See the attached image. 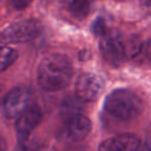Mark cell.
Returning <instances> with one entry per match:
<instances>
[{"mask_svg": "<svg viewBox=\"0 0 151 151\" xmlns=\"http://www.w3.org/2000/svg\"><path fill=\"white\" fill-rule=\"evenodd\" d=\"M6 149H7L6 141L0 136V151H6Z\"/></svg>", "mask_w": 151, "mask_h": 151, "instance_id": "obj_18", "label": "cell"}, {"mask_svg": "<svg viewBox=\"0 0 151 151\" xmlns=\"http://www.w3.org/2000/svg\"><path fill=\"white\" fill-rule=\"evenodd\" d=\"M83 103H85V101H83L81 99H79L77 95H75V96H67L61 103L60 114L64 117V119L71 117V116L82 114L81 111H83V109H84Z\"/></svg>", "mask_w": 151, "mask_h": 151, "instance_id": "obj_10", "label": "cell"}, {"mask_svg": "<svg viewBox=\"0 0 151 151\" xmlns=\"http://www.w3.org/2000/svg\"><path fill=\"white\" fill-rule=\"evenodd\" d=\"M137 151H151V138H147L143 143H140Z\"/></svg>", "mask_w": 151, "mask_h": 151, "instance_id": "obj_16", "label": "cell"}, {"mask_svg": "<svg viewBox=\"0 0 151 151\" xmlns=\"http://www.w3.org/2000/svg\"><path fill=\"white\" fill-rule=\"evenodd\" d=\"M40 121H42V112L37 106L28 107L18 117L16 122V132L20 144H23L29 140L31 132L37 127Z\"/></svg>", "mask_w": 151, "mask_h": 151, "instance_id": "obj_8", "label": "cell"}, {"mask_svg": "<svg viewBox=\"0 0 151 151\" xmlns=\"http://www.w3.org/2000/svg\"><path fill=\"white\" fill-rule=\"evenodd\" d=\"M91 130V121L83 114L65 119L58 132V139L64 143H78L84 140Z\"/></svg>", "mask_w": 151, "mask_h": 151, "instance_id": "obj_5", "label": "cell"}, {"mask_svg": "<svg viewBox=\"0 0 151 151\" xmlns=\"http://www.w3.org/2000/svg\"><path fill=\"white\" fill-rule=\"evenodd\" d=\"M90 29H91V31H92V33L94 34V35L99 36V37H101V35H104V34L106 33V31L108 30L107 26H106L105 19H104V18H101V17L96 18V19L92 22V24H91Z\"/></svg>", "mask_w": 151, "mask_h": 151, "instance_id": "obj_14", "label": "cell"}, {"mask_svg": "<svg viewBox=\"0 0 151 151\" xmlns=\"http://www.w3.org/2000/svg\"><path fill=\"white\" fill-rule=\"evenodd\" d=\"M18 58V52L6 46L0 47V73L7 69Z\"/></svg>", "mask_w": 151, "mask_h": 151, "instance_id": "obj_13", "label": "cell"}, {"mask_svg": "<svg viewBox=\"0 0 151 151\" xmlns=\"http://www.w3.org/2000/svg\"><path fill=\"white\" fill-rule=\"evenodd\" d=\"M42 31V24L36 20H22L0 31L1 44H20L35 38Z\"/></svg>", "mask_w": 151, "mask_h": 151, "instance_id": "obj_3", "label": "cell"}, {"mask_svg": "<svg viewBox=\"0 0 151 151\" xmlns=\"http://www.w3.org/2000/svg\"><path fill=\"white\" fill-rule=\"evenodd\" d=\"M66 3L68 13L76 19H85L90 12V4L88 0H67Z\"/></svg>", "mask_w": 151, "mask_h": 151, "instance_id": "obj_11", "label": "cell"}, {"mask_svg": "<svg viewBox=\"0 0 151 151\" xmlns=\"http://www.w3.org/2000/svg\"><path fill=\"white\" fill-rule=\"evenodd\" d=\"M73 66L66 56L54 53L45 57L37 69L40 86L47 91H59L69 84Z\"/></svg>", "mask_w": 151, "mask_h": 151, "instance_id": "obj_1", "label": "cell"}, {"mask_svg": "<svg viewBox=\"0 0 151 151\" xmlns=\"http://www.w3.org/2000/svg\"><path fill=\"white\" fill-rule=\"evenodd\" d=\"M105 89L103 79L97 75L85 73L79 76L76 81V95L83 101H95L101 97Z\"/></svg>", "mask_w": 151, "mask_h": 151, "instance_id": "obj_6", "label": "cell"}, {"mask_svg": "<svg viewBox=\"0 0 151 151\" xmlns=\"http://www.w3.org/2000/svg\"><path fill=\"white\" fill-rule=\"evenodd\" d=\"M9 1H11V4L14 9H18V11H22V9H27L33 0H9Z\"/></svg>", "mask_w": 151, "mask_h": 151, "instance_id": "obj_15", "label": "cell"}, {"mask_svg": "<svg viewBox=\"0 0 151 151\" xmlns=\"http://www.w3.org/2000/svg\"><path fill=\"white\" fill-rule=\"evenodd\" d=\"M101 56L112 66H119L125 59L124 37L117 29H108L99 40Z\"/></svg>", "mask_w": 151, "mask_h": 151, "instance_id": "obj_4", "label": "cell"}, {"mask_svg": "<svg viewBox=\"0 0 151 151\" xmlns=\"http://www.w3.org/2000/svg\"><path fill=\"white\" fill-rule=\"evenodd\" d=\"M143 50H144V53H145V55H146V57L151 61V38L144 45Z\"/></svg>", "mask_w": 151, "mask_h": 151, "instance_id": "obj_17", "label": "cell"}, {"mask_svg": "<svg viewBox=\"0 0 151 151\" xmlns=\"http://www.w3.org/2000/svg\"><path fill=\"white\" fill-rule=\"evenodd\" d=\"M140 143L136 134H122L101 142L99 151H137Z\"/></svg>", "mask_w": 151, "mask_h": 151, "instance_id": "obj_9", "label": "cell"}, {"mask_svg": "<svg viewBox=\"0 0 151 151\" xmlns=\"http://www.w3.org/2000/svg\"><path fill=\"white\" fill-rule=\"evenodd\" d=\"M144 48L142 40L138 35H130L124 38V53H125V59L129 60L137 57Z\"/></svg>", "mask_w": 151, "mask_h": 151, "instance_id": "obj_12", "label": "cell"}, {"mask_svg": "<svg viewBox=\"0 0 151 151\" xmlns=\"http://www.w3.org/2000/svg\"><path fill=\"white\" fill-rule=\"evenodd\" d=\"M105 109L112 116L121 120L138 117L143 111V103L138 95L126 89L112 91L105 101Z\"/></svg>", "mask_w": 151, "mask_h": 151, "instance_id": "obj_2", "label": "cell"}, {"mask_svg": "<svg viewBox=\"0 0 151 151\" xmlns=\"http://www.w3.org/2000/svg\"><path fill=\"white\" fill-rule=\"evenodd\" d=\"M31 91L27 87H15L7 92L3 99V112L7 118L19 117L28 107Z\"/></svg>", "mask_w": 151, "mask_h": 151, "instance_id": "obj_7", "label": "cell"}]
</instances>
